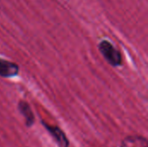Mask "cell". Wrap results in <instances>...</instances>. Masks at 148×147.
<instances>
[{
    "label": "cell",
    "mask_w": 148,
    "mask_h": 147,
    "mask_svg": "<svg viewBox=\"0 0 148 147\" xmlns=\"http://www.w3.org/2000/svg\"><path fill=\"white\" fill-rule=\"evenodd\" d=\"M99 50L110 65L116 67L121 64V53L108 41H102L99 44Z\"/></svg>",
    "instance_id": "obj_1"
},
{
    "label": "cell",
    "mask_w": 148,
    "mask_h": 147,
    "mask_svg": "<svg viewBox=\"0 0 148 147\" xmlns=\"http://www.w3.org/2000/svg\"><path fill=\"white\" fill-rule=\"evenodd\" d=\"M43 126L48 130V132L50 133V135L55 139V140L56 141L57 145L59 147H69V140L66 137V135L64 134V133L57 126H49L47 125L45 122H42Z\"/></svg>",
    "instance_id": "obj_2"
},
{
    "label": "cell",
    "mask_w": 148,
    "mask_h": 147,
    "mask_svg": "<svg viewBox=\"0 0 148 147\" xmlns=\"http://www.w3.org/2000/svg\"><path fill=\"white\" fill-rule=\"evenodd\" d=\"M18 69L19 68L16 64L0 59V76L5 78L15 76L18 74Z\"/></svg>",
    "instance_id": "obj_3"
},
{
    "label": "cell",
    "mask_w": 148,
    "mask_h": 147,
    "mask_svg": "<svg viewBox=\"0 0 148 147\" xmlns=\"http://www.w3.org/2000/svg\"><path fill=\"white\" fill-rule=\"evenodd\" d=\"M121 147H148L147 140L142 136L132 135L122 140Z\"/></svg>",
    "instance_id": "obj_4"
},
{
    "label": "cell",
    "mask_w": 148,
    "mask_h": 147,
    "mask_svg": "<svg viewBox=\"0 0 148 147\" xmlns=\"http://www.w3.org/2000/svg\"><path fill=\"white\" fill-rule=\"evenodd\" d=\"M18 109L20 111L21 114L24 117L27 126H31L32 124L34 123L35 118H34V114H33L29 104L27 102L22 101L18 104Z\"/></svg>",
    "instance_id": "obj_5"
}]
</instances>
